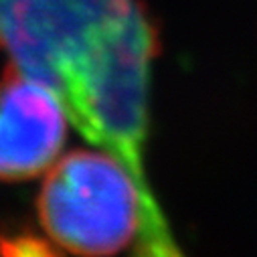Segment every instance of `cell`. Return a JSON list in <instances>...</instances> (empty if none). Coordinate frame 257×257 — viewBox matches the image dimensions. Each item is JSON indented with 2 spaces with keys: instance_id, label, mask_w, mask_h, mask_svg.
<instances>
[{
  "instance_id": "6da1fadb",
  "label": "cell",
  "mask_w": 257,
  "mask_h": 257,
  "mask_svg": "<svg viewBox=\"0 0 257 257\" xmlns=\"http://www.w3.org/2000/svg\"><path fill=\"white\" fill-rule=\"evenodd\" d=\"M156 53L158 31L134 0L73 53L51 85L85 140L113 154L140 184H150L144 146Z\"/></svg>"
},
{
  "instance_id": "7a4b0ae2",
  "label": "cell",
  "mask_w": 257,
  "mask_h": 257,
  "mask_svg": "<svg viewBox=\"0 0 257 257\" xmlns=\"http://www.w3.org/2000/svg\"><path fill=\"white\" fill-rule=\"evenodd\" d=\"M39 219L51 239L81 257H109L134 243L136 257H180L152 186L113 154L71 152L47 174Z\"/></svg>"
},
{
  "instance_id": "3957f363",
  "label": "cell",
  "mask_w": 257,
  "mask_h": 257,
  "mask_svg": "<svg viewBox=\"0 0 257 257\" xmlns=\"http://www.w3.org/2000/svg\"><path fill=\"white\" fill-rule=\"evenodd\" d=\"M134 0H0V47L29 79L53 85L69 57Z\"/></svg>"
},
{
  "instance_id": "277c9868",
  "label": "cell",
  "mask_w": 257,
  "mask_h": 257,
  "mask_svg": "<svg viewBox=\"0 0 257 257\" xmlns=\"http://www.w3.org/2000/svg\"><path fill=\"white\" fill-rule=\"evenodd\" d=\"M65 142L59 97L17 67L0 79V180H27L47 170Z\"/></svg>"
},
{
  "instance_id": "5b68a950",
  "label": "cell",
  "mask_w": 257,
  "mask_h": 257,
  "mask_svg": "<svg viewBox=\"0 0 257 257\" xmlns=\"http://www.w3.org/2000/svg\"><path fill=\"white\" fill-rule=\"evenodd\" d=\"M0 257H63L47 239L17 233V235H0Z\"/></svg>"
}]
</instances>
